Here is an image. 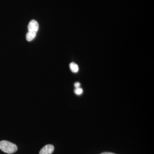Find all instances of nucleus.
<instances>
[{
	"mask_svg": "<svg viewBox=\"0 0 154 154\" xmlns=\"http://www.w3.org/2000/svg\"><path fill=\"white\" fill-rule=\"evenodd\" d=\"M38 27L39 25L37 21L35 20H31L28 25V31L37 33L38 30Z\"/></svg>",
	"mask_w": 154,
	"mask_h": 154,
	"instance_id": "nucleus-2",
	"label": "nucleus"
},
{
	"mask_svg": "<svg viewBox=\"0 0 154 154\" xmlns=\"http://www.w3.org/2000/svg\"><path fill=\"white\" fill-rule=\"evenodd\" d=\"M69 68L72 72L74 73H76L79 71V67L78 65L75 63H71L69 64Z\"/></svg>",
	"mask_w": 154,
	"mask_h": 154,
	"instance_id": "nucleus-5",
	"label": "nucleus"
},
{
	"mask_svg": "<svg viewBox=\"0 0 154 154\" xmlns=\"http://www.w3.org/2000/svg\"><path fill=\"white\" fill-rule=\"evenodd\" d=\"M75 93L77 95H81L83 94V90L82 88H75Z\"/></svg>",
	"mask_w": 154,
	"mask_h": 154,
	"instance_id": "nucleus-6",
	"label": "nucleus"
},
{
	"mask_svg": "<svg viewBox=\"0 0 154 154\" xmlns=\"http://www.w3.org/2000/svg\"><path fill=\"white\" fill-rule=\"evenodd\" d=\"M54 149V146L52 145H46L40 150L39 154H52Z\"/></svg>",
	"mask_w": 154,
	"mask_h": 154,
	"instance_id": "nucleus-3",
	"label": "nucleus"
},
{
	"mask_svg": "<svg viewBox=\"0 0 154 154\" xmlns=\"http://www.w3.org/2000/svg\"><path fill=\"white\" fill-rule=\"evenodd\" d=\"M36 33H36V32L28 31L27 35H26V39H27V41L29 42L32 41L36 37Z\"/></svg>",
	"mask_w": 154,
	"mask_h": 154,
	"instance_id": "nucleus-4",
	"label": "nucleus"
},
{
	"mask_svg": "<svg viewBox=\"0 0 154 154\" xmlns=\"http://www.w3.org/2000/svg\"><path fill=\"white\" fill-rule=\"evenodd\" d=\"M101 154H116L113 153L108 152H106L102 153H101Z\"/></svg>",
	"mask_w": 154,
	"mask_h": 154,
	"instance_id": "nucleus-8",
	"label": "nucleus"
},
{
	"mask_svg": "<svg viewBox=\"0 0 154 154\" xmlns=\"http://www.w3.org/2000/svg\"><path fill=\"white\" fill-rule=\"evenodd\" d=\"M0 149L8 154L16 152L18 150L17 146L15 144L7 140H2L0 142Z\"/></svg>",
	"mask_w": 154,
	"mask_h": 154,
	"instance_id": "nucleus-1",
	"label": "nucleus"
},
{
	"mask_svg": "<svg viewBox=\"0 0 154 154\" xmlns=\"http://www.w3.org/2000/svg\"><path fill=\"white\" fill-rule=\"evenodd\" d=\"M80 85H81V84H80V83L79 82H77L75 83L74 86L75 88H79Z\"/></svg>",
	"mask_w": 154,
	"mask_h": 154,
	"instance_id": "nucleus-7",
	"label": "nucleus"
}]
</instances>
